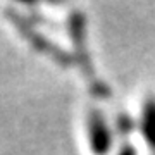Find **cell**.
Masks as SVG:
<instances>
[{
  "instance_id": "obj_1",
  "label": "cell",
  "mask_w": 155,
  "mask_h": 155,
  "mask_svg": "<svg viewBox=\"0 0 155 155\" xmlns=\"http://www.w3.org/2000/svg\"><path fill=\"white\" fill-rule=\"evenodd\" d=\"M86 136L93 155H109L114 147V131H112L105 116L98 110H91L86 119Z\"/></svg>"
},
{
  "instance_id": "obj_2",
  "label": "cell",
  "mask_w": 155,
  "mask_h": 155,
  "mask_svg": "<svg viewBox=\"0 0 155 155\" xmlns=\"http://www.w3.org/2000/svg\"><path fill=\"white\" fill-rule=\"evenodd\" d=\"M86 24H84V17L81 12H72L71 19H69V35L74 43V48L79 54V64L83 67L86 74H91V62L88 57V50H86Z\"/></svg>"
},
{
  "instance_id": "obj_3",
  "label": "cell",
  "mask_w": 155,
  "mask_h": 155,
  "mask_svg": "<svg viewBox=\"0 0 155 155\" xmlns=\"http://www.w3.org/2000/svg\"><path fill=\"white\" fill-rule=\"evenodd\" d=\"M16 21V24L19 26V31H21L24 36L28 40H33L31 41V45H33L35 48H38L40 52H45V54H48L52 59L55 62H59V64H69V59H67L66 55H64V52H62L59 47H54L52 43H48V40L45 38L43 35H40V33H36L31 26H29L28 22H22V21H17V19H14Z\"/></svg>"
},
{
  "instance_id": "obj_4",
  "label": "cell",
  "mask_w": 155,
  "mask_h": 155,
  "mask_svg": "<svg viewBox=\"0 0 155 155\" xmlns=\"http://www.w3.org/2000/svg\"><path fill=\"white\" fill-rule=\"evenodd\" d=\"M138 127L147 147H150V150L155 153V97H150L143 102Z\"/></svg>"
},
{
  "instance_id": "obj_5",
  "label": "cell",
  "mask_w": 155,
  "mask_h": 155,
  "mask_svg": "<svg viewBox=\"0 0 155 155\" xmlns=\"http://www.w3.org/2000/svg\"><path fill=\"white\" fill-rule=\"evenodd\" d=\"M116 155H138L136 153V148H134L133 145H122L121 148H119V152H117Z\"/></svg>"
}]
</instances>
